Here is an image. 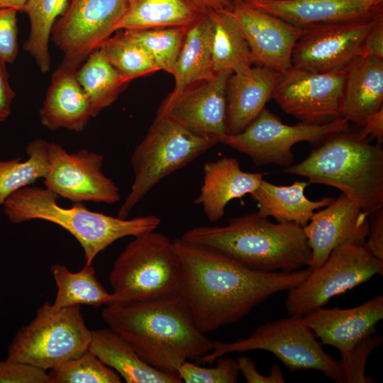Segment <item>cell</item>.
<instances>
[{
  "label": "cell",
  "mask_w": 383,
  "mask_h": 383,
  "mask_svg": "<svg viewBox=\"0 0 383 383\" xmlns=\"http://www.w3.org/2000/svg\"><path fill=\"white\" fill-rule=\"evenodd\" d=\"M383 108V60L362 55L350 65L341 118L362 127Z\"/></svg>",
  "instance_id": "24"
},
{
  "label": "cell",
  "mask_w": 383,
  "mask_h": 383,
  "mask_svg": "<svg viewBox=\"0 0 383 383\" xmlns=\"http://www.w3.org/2000/svg\"><path fill=\"white\" fill-rule=\"evenodd\" d=\"M363 55L383 60V14L374 21L366 35L362 46Z\"/></svg>",
  "instance_id": "43"
},
{
  "label": "cell",
  "mask_w": 383,
  "mask_h": 383,
  "mask_svg": "<svg viewBox=\"0 0 383 383\" xmlns=\"http://www.w3.org/2000/svg\"><path fill=\"white\" fill-rule=\"evenodd\" d=\"M104 159L86 149L70 153L60 144L48 142L45 187L74 203L114 204L121 200L120 190L103 173Z\"/></svg>",
  "instance_id": "14"
},
{
  "label": "cell",
  "mask_w": 383,
  "mask_h": 383,
  "mask_svg": "<svg viewBox=\"0 0 383 383\" xmlns=\"http://www.w3.org/2000/svg\"><path fill=\"white\" fill-rule=\"evenodd\" d=\"M309 184L297 181L289 186H278L262 179L250 195L262 216L273 217L277 222H292L304 227L316 210L327 206L335 199L323 197L317 201L309 200L304 195Z\"/></svg>",
  "instance_id": "26"
},
{
  "label": "cell",
  "mask_w": 383,
  "mask_h": 383,
  "mask_svg": "<svg viewBox=\"0 0 383 383\" xmlns=\"http://www.w3.org/2000/svg\"><path fill=\"white\" fill-rule=\"evenodd\" d=\"M48 141L36 138L26 147L28 158L0 160V206L16 192L30 186L48 172Z\"/></svg>",
  "instance_id": "33"
},
{
  "label": "cell",
  "mask_w": 383,
  "mask_h": 383,
  "mask_svg": "<svg viewBox=\"0 0 383 383\" xmlns=\"http://www.w3.org/2000/svg\"><path fill=\"white\" fill-rule=\"evenodd\" d=\"M281 73L243 65L230 75L226 86V135L241 133L265 108Z\"/></svg>",
  "instance_id": "21"
},
{
  "label": "cell",
  "mask_w": 383,
  "mask_h": 383,
  "mask_svg": "<svg viewBox=\"0 0 383 383\" xmlns=\"http://www.w3.org/2000/svg\"><path fill=\"white\" fill-rule=\"evenodd\" d=\"M50 272L57 288L52 304L54 309L81 304L99 307L111 300V294L97 279L91 265H85L79 272H72L66 266L55 264Z\"/></svg>",
  "instance_id": "31"
},
{
  "label": "cell",
  "mask_w": 383,
  "mask_h": 383,
  "mask_svg": "<svg viewBox=\"0 0 383 383\" xmlns=\"http://www.w3.org/2000/svg\"><path fill=\"white\" fill-rule=\"evenodd\" d=\"M371 216L369 233L364 246L373 256L383 261V209Z\"/></svg>",
  "instance_id": "42"
},
{
  "label": "cell",
  "mask_w": 383,
  "mask_h": 383,
  "mask_svg": "<svg viewBox=\"0 0 383 383\" xmlns=\"http://www.w3.org/2000/svg\"><path fill=\"white\" fill-rule=\"evenodd\" d=\"M27 0H0L1 9H15L23 11Z\"/></svg>",
  "instance_id": "47"
},
{
  "label": "cell",
  "mask_w": 383,
  "mask_h": 383,
  "mask_svg": "<svg viewBox=\"0 0 383 383\" xmlns=\"http://www.w3.org/2000/svg\"><path fill=\"white\" fill-rule=\"evenodd\" d=\"M0 383H49V376L38 367L6 359L0 360Z\"/></svg>",
  "instance_id": "39"
},
{
  "label": "cell",
  "mask_w": 383,
  "mask_h": 383,
  "mask_svg": "<svg viewBox=\"0 0 383 383\" xmlns=\"http://www.w3.org/2000/svg\"><path fill=\"white\" fill-rule=\"evenodd\" d=\"M349 65L329 72L292 67L281 73L272 98L283 111L302 123H328L341 118Z\"/></svg>",
  "instance_id": "13"
},
{
  "label": "cell",
  "mask_w": 383,
  "mask_h": 383,
  "mask_svg": "<svg viewBox=\"0 0 383 383\" xmlns=\"http://www.w3.org/2000/svg\"><path fill=\"white\" fill-rule=\"evenodd\" d=\"M89 350L127 383H181L143 360L133 347L109 327L91 331Z\"/></svg>",
  "instance_id": "25"
},
{
  "label": "cell",
  "mask_w": 383,
  "mask_h": 383,
  "mask_svg": "<svg viewBox=\"0 0 383 383\" xmlns=\"http://www.w3.org/2000/svg\"><path fill=\"white\" fill-rule=\"evenodd\" d=\"M203 172V183L194 202L201 206L211 223L223 217L229 201L255 190L263 177L260 172L243 171L238 160L230 157L206 162Z\"/></svg>",
  "instance_id": "22"
},
{
  "label": "cell",
  "mask_w": 383,
  "mask_h": 383,
  "mask_svg": "<svg viewBox=\"0 0 383 383\" xmlns=\"http://www.w3.org/2000/svg\"><path fill=\"white\" fill-rule=\"evenodd\" d=\"M112 35L100 46L108 61L131 81L160 71L149 52L126 30Z\"/></svg>",
  "instance_id": "34"
},
{
  "label": "cell",
  "mask_w": 383,
  "mask_h": 383,
  "mask_svg": "<svg viewBox=\"0 0 383 383\" xmlns=\"http://www.w3.org/2000/svg\"><path fill=\"white\" fill-rule=\"evenodd\" d=\"M357 133L362 138H374L377 144L382 145L383 143V108L372 115Z\"/></svg>",
  "instance_id": "45"
},
{
  "label": "cell",
  "mask_w": 383,
  "mask_h": 383,
  "mask_svg": "<svg viewBox=\"0 0 383 383\" xmlns=\"http://www.w3.org/2000/svg\"><path fill=\"white\" fill-rule=\"evenodd\" d=\"M379 15L302 30L293 48L292 67L313 72L345 68L363 55L365 38Z\"/></svg>",
  "instance_id": "15"
},
{
  "label": "cell",
  "mask_w": 383,
  "mask_h": 383,
  "mask_svg": "<svg viewBox=\"0 0 383 383\" xmlns=\"http://www.w3.org/2000/svg\"><path fill=\"white\" fill-rule=\"evenodd\" d=\"M348 130L349 122L343 118L322 125L300 122L289 126L265 108L241 133L226 134L219 143L247 155L257 166L274 164L287 167L293 163L292 148L295 144L318 145L328 135Z\"/></svg>",
  "instance_id": "11"
},
{
  "label": "cell",
  "mask_w": 383,
  "mask_h": 383,
  "mask_svg": "<svg viewBox=\"0 0 383 383\" xmlns=\"http://www.w3.org/2000/svg\"><path fill=\"white\" fill-rule=\"evenodd\" d=\"M228 1H243V2H253V1H267V0H228Z\"/></svg>",
  "instance_id": "49"
},
{
  "label": "cell",
  "mask_w": 383,
  "mask_h": 383,
  "mask_svg": "<svg viewBox=\"0 0 383 383\" xmlns=\"http://www.w3.org/2000/svg\"><path fill=\"white\" fill-rule=\"evenodd\" d=\"M203 13L211 10H218L231 6L228 0H191Z\"/></svg>",
  "instance_id": "46"
},
{
  "label": "cell",
  "mask_w": 383,
  "mask_h": 383,
  "mask_svg": "<svg viewBox=\"0 0 383 383\" xmlns=\"http://www.w3.org/2000/svg\"><path fill=\"white\" fill-rule=\"evenodd\" d=\"M18 11L12 8L0 9V60L5 64L13 62L18 52Z\"/></svg>",
  "instance_id": "40"
},
{
  "label": "cell",
  "mask_w": 383,
  "mask_h": 383,
  "mask_svg": "<svg viewBox=\"0 0 383 383\" xmlns=\"http://www.w3.org/2000/svg\"><path fill=\"white\" fill-rule=\"evenodd\" d=\"M181 266L173 243L155 231L134 236L115 260L109 303L149 301L178 295Z\"/></svg>",
  "instance_id": "6"
},
{
  "label": "cell",
  "mask_w": 383,
  "mask_h": 383,
  "mask_svg": "<svg viewBox=\"0 0 383 383\" xmlns=\"http://www.w3.org/2000/svg\"><path fill=\"white\" fill-rule=\"evenodd\" d=\"M181 238L260 272H293L310 267L312 261L303 227L274 223L258 211L231 218L224 226L194 227Z\"/></svg>",
  "instance_id": "3"
},
{
  "label": "cell",
  "mask_w": 383,
  "mask_h": 383,
  "mask_svg": "<svg viewBox=\"0 0 383 383\" xmlns=\"http://www.w3.org/2000/svg\"><path fill=\"white\" fill-rule=\"evenodd\" d=\"M239 370L248 383H284V379L279 367L274 364L270 373L264 376L258 372L255 362L248 356H241L238 360Z\"/></svg>",
  "instance_id": "41"
},
{
  "label": "cell",
  "mask_w": 383,
  "mask_h": 383,
  "mask_svg": "<svg viewBox=\"0 0 383 383\" xmlns=\"http://www.w3.org/2000/svg\"><path fill=\"white\" fill-rule=\"evenodd\" d=\"M91 337L80 305L56 310L45 301L34 318L17 331L6 359L48 370L89 350Z\"/></svg>",
  "instance_id": "9"
},
{
  "label": "cell",
  "mask_w": 383,
  "mask_h": 383,
  "mask_svg": "<svg viewBox=\"0 0 383 383\" xmlns=\"http://www.w3.org/2000/svg\"><path fill=\"white\" fill-rule=\"evenodd\" d=\"M188 27L124 30L149 52L160 70L172 74Z\"/></svg>",
  "instance_id": "35"
},
{
  "label": "cell",
  "mask_w": 383,
  "mask_h": 383,
  "mask_svg": "<svg viewBox=\"0 0 383 383\" xmlns=\"http://www.w3.org/2000/svg\"><path fill=\"white\" fill-rule=\"evenodd\" d=\"M302 316L321 345H331L344 353L375 333L377 324L383 318V296L378 294L347 309L318 307Z\"/></svg>",
  "instance_id": "19"
},
{
  "label": "cell",
  "mask_w": 383,
  "mask_h": 383,
  "mask_svg": "<svg viewBox=\"0 0 383 383\" xmlns=\"http://www.w3.org/2000/svg\"><path fill=\"white\" fill-rule=\"evenodd\" d=\"M127 0H69L55 21L50 39L62 52L63 65L77 68L114 32Z\"/></svg>",
  "instance_id": "12"
},
{
  "label": "cell",
  "mask_w": 383,
  "mask_h": 383,
  "mask_svg": "<svg viewBox=\"0 0 383 383\" xmlns=\"http://www.w3.org/2000/svg\"><path fill=\"white\" fill-rule=\"evenodd\" d=\"M172 243L181 266L178 295L206 335L238 321L274 294L301 284L313 270L307 267L260 272L181 238Z\"/></svg>",
  "instance_id": "1"
},
{
  "label": "cell",
  "mask_w": 383,
  "mask_h": 383,
  "mask_svg": "<svg viewBox=\"0 0 383 383\" xmlns=\"http://www.w3.org/2000/svg\"><path fill=\"white\" fill-rule=\"evenodd\" d=\"M370 6H375L382 4V0H365Z\"/></svg>",
  "instance_id": "48"
},
{
  "label": "cell",
  "mask_w": 383,
  "mask_h": 383,
  "mask_svg": "<svg viewBox=\"0 0 383 383\" xmlns=\"http://www.w3.org/2000/svg\"><path fill=\"white\" fill-rule=\"evenodd\" d=\"M382 342V336L370 335L350 350L340 353L338 365L341 372V383L374 382L371 377L365 375V367L370 355Z\"/></svg>",
  "instance_id": "37"
},
{
  "label": "cell",
  "mask_w": 383,
  "mask_h": 383,
  "mask_svg": "<svg viewBox=\"0 0 383 383\" xmlns=\"http://www.w3.org/2000/svg\"><path fill=\"white\" fill-rule=\"evenodd\" d=\"M58 198L45 187L28 186L4 202V212L13 223L43 220L62 227L81 245L87 265L116 240L156 231L161 223L155 215L131 219L109 216L88 209L83 203L62 207L57 203Z\"/></svg>",
  "instance_id": "5"
},
{
  "label": "cell",
  "mask_w": 383,
  "mask_h": 383,
  "mask_svg": "<svg viewBox=\"0 0 383 383\" xmlns=\"http://www.w3.org/2000/svg\"><path fill=\"white\" fill-rule=\"evenodd\" d=\"M254 350L272 353L291 372L313 370L341 383L338 360L323 350L303 316L297 314L260 325L246 338L231 343L212 341V350L199 360L211 364L226 354Z\"/></svg>",
  "instance_id": "8"
},
{
  "label": "cell",
  "mask_w": 383,
  "mask_h": 383,
  "mask_svg": "<svg viewBox=\"0 0 383 383\" xmlns=\"http://www.w3.org/2000/svg\"><path fill=\"white\" fill-rule=\"evenodd\" d=\"M232 72H217L177 95L167 96L157 116L167 117L192 133L214 138L219 143L226 134V86Z\"/></svg>",
  "instance_id": "16"
},
{
  "label": "cell",
  "mask_w": 383,
  "mask_h": 383,
  "mask_svg": "<svg viewBox=\"0 0 383 383\" xmlns=\"http://www.w3.org/2000/svg\"><path fill=\"white\" fill-rule=\"evenodd\" d=\"M240 372L238 361L220 357L213 367H204L188 360L182 363L178 376L185 383H236Z\"/></svg>",
  "instance_id": "38"
},
{
  "label": "cell",
  "mask_w": 383,
  "mask_h": 383,
  "mask_svg": "<svg viewBox=\"0 0 383 383\" xmlns=\"http://www.w3.org/2000/svg\"><path fill=\"white\" fill-rule=\"evenodd\" d=\"M204 13L191 0H127L116 30L187 27Z\"/></svg>",
  "instance_id": "28"
},
{
  "label": "cell",
  "mask_w": 383,
  "mask_h": 383,
  "mask_svg": "<svg viewBox=\"0 0 383 383\" xmlns=\"http://www.w3.org/2000/svg\"><path fill=\"white\" fill-rule=\"evenodd\" d=\"M101 318L143 360L167 374L179 377L182 362L212 350V341L196 326L179 295L110 302Z\"/></svg>",
  "instance_id": "2"
},
{
  "label": "cell",
  "mask_w": 383,
  "mask_h": 383,
  "mask_svg": "<svg viewBox=\"0 0 383 383\" xmlns=\"http://www.w3.org/2000/svg\"><path fill=\"white\" fill-rule=\"evenodd\" d=\"M14 96L15 92L9 84L6 64L0 60V123L10 116Z\"/></svg>",
  "instance_id": "44"
},
{
  "label": "cell",
  "mask_w": 383,
  "mask_h": 383,
  "mask_svg": "<svg viewBox=\"0 0 383 383\" xmlns=\"http://www.w3.org/2000/svg\"><path fill=\"white\" fill-rule=\"evenodd\" d=\"M368 216L343 193L323 209L314 212L303 227L312 252L310 267H320L340 245H364L369 233Z\"/></svg>",
  "instance_id": "18"
},
{
  "label": "cell",
  "mask_w": 383,
  "mask_h": 383,
  "mask_svg": "<svg viewBox=\"0 0 383 383\" xmlns=\"http://www.w3.org/2000/svg\"><path fill=\"white\" fill-rule=\"evenodd\" d=\"M382 274L383 261L373 256L364 245H340L301 284L289 290L285 301L287 311L289 315L303 316L324 306L332 297Z\"/></svg>",
  "instance_id": "10"
},
{
  "label": "cell",
  "mask_w": 383,
  "mask_h": 383,
  "mask_svg": "<svg viewBox=\"0 0 383 383\" xmlns=\"http://www.w3.org/2000/svg\"><path fill=\"white\" fill-rule=\"evenodd\" d=\"M68 4L69 0H27L23 9L29 18L30 32L23 48L43 73L50 71L51 67L49 41L52 27Z\"/></svg>",
  "instance_id": "32"
},
{
  "label": "cell",
  "mask_w": 383,
  "mask_h": 383,
  "mask_svg": "<svg viewBox=\"0 0 383 383\" xmlns=\"http://www.w3.org/2000/svg\"><path fill=\"white\" fill-rule=\"evenodd\" d=\"M301 30L369 19L382 13V4L365 0H267L245 2Z\"/></svg>",
  "instance_id": "20"
},
{
  "label": "cell",
  "mask_w": 383,
  "mask_h": 383,
  "mask_svg": "<svg viewBox=\"0 0 383 383\" xmlns=\"http://www.w3.org/2000/svg\"><path fill=\"white\" fill-rule=\"evenodd\" d=\"M212 26V59L215 72H233L253 64L250 50L237 18L226 9L209 11Z\"/></svg>",
  "instance_id": "30"
},
{
  "label": "cell",
  "mask_w": 383,
  "mask_h": 383,
  "mask_svg": "<svg viewBox=\"0 0 383 383\" xmlns=\"http://www.w3.org/2000/svg\"><path fill=\"white\" fill-rule=\"evenodd\" d=\"M49 383H120L121 376L87 350L48 370Z\"/></svg>",
  "instance_id": "36"
},
{
  "label": "cell",
  "mask_w": 383,
  "mask_h": 383,
  "mask_svg": "<svg viewBox=\"0 0 383 383\" xmlns=\"http://www.w3.org/2000/svg\"><path fill=\"white\" fill-rule=\"evenodd\" d=\"M91 118L90 104L75 77V70L60 63L52 74L40 110L41 124L50 131L65 128L81 132Z\"/></svg>",
  "instance_id": "23"
},
{
  "label": "cell",
  "mask_w": 383,
  "mask_h": 383,
  "mask_svg": "<svg viewBox=\"0 0 383 383\" xmlns=\"http://www.w3.org/2000/svg\"><path fill=\"white\" fill-rule=\"evenodd\" d=\"M284 172L335 187L368 216L383 209V149L349 130L326 138Z\"/></svg>",
  "instance_id": "4"
},
{
  "label": "cell",
  "mask_w": 383,
  "mask_h": 383,
  "mask_svg": "<svg viewBox=\"0 0 383 383\" xmlns=\"http://www.w3.org/2000/svg\"><path fill=\"white\" fill-rule=\"evenodd\" d=\"M231 10L244 33L253 64L279 73L292 67V51L301 28L243 1H231Z\"/></svg>",
  "instance_id": "17"
},
{
  "label": "cell",
  "mask_w": 383,
  "mask_h": 383,
  "mask_svg": "<svg viewBox=\"0 0 383 383\" xmlns=\"http://www.w3.org/2000/svg\"><path fill=\"white\" fill-rule=\"evenodd\" d=\"M75 77L87 96L92 117L111 106L131 82L108 61L100 49L77 68Z\"/></svg>",
  "instance_id": "29"
},
{
  "label": "cell",
  "mask_w": 383,
  "mask_h": 383,
  "mask_svg": "<svg viewBox=\"0 0 383 383\" xmlns=\"http://www.w3.org/2000/svg\"><path fill=\"white\" fill-rule=\"evenodd\" d=\"M215 73L212 59V26L206 13L187 28L171 74L174 79V87L167 96L177 95L211 78Z\"/></svg>",
  "instance_id": "27"
},
{
  "label": "cell",
  "mask_w": 383,
  "mask_h": 383,
  "mask_svg": "<svg viewBox=\"0 0 383 383\" xmlns=\"http://www.w3.org/2000/svg\"><path fill=\"white\" fill-rule=\"evenodd\" d=\"M219 143L192 133L174 121L156 116L131 157L134 179L117 216L128 218L135 205L163 178Z\"/></svg>",
  "instance_id": "7"
}]
</instances>
